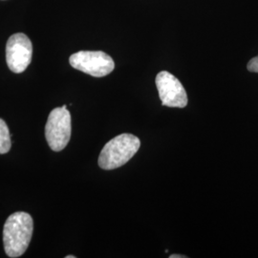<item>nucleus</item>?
<instances>
[{
  "instance_id": "9",
  "label": "nucleus",
  "mask_w": 258,
  "mask_h": 258,
  "mask_svg": "<svg viewBox=\"0 0 258 258\" xmlns=\"http://www.w3.org/2000/svg\"><path fill=\"white\" fill-rule=\"evenodd\" d=\"M170 258H186L185 255H179V254H172L169 256Z\"/></svg>"
},
{
  "instance_id": "6",
  "label": "nucleus",
  "mask_w": 258,
  "mask_h": 258,
  "mask_svg": "<svg viewBox=\"0 0 258 258\" xmlns=\"http://www.w3.org/2000/svg\"><path fill=\"white\" fill-rule=\"evenodd\" d=\"M159 97L164 106L184 108L187 105V95L180 81L167 71H162L156 77Z\"/></svg>"
},
{
  "instance_id": "3",
  "label": "nucleus",
  "mask_w": 258,
  "mask_h": 258,
  "mask_svg": "<svg viewBox=\"0 0 258 258\" xmlns=\"http://www.w3.org/2000/svg\"><path fill=\"white\" fill-rule=\"evenodd\" d=\"M45 137L50 148L61 151L71 138V115L67 106L56 107L51 111L45 126Z\"/></svg>"
},
{
  "instance_id": "2",
  "label": "nucleus",
  "mask_w": 258,
  "mask_h": 258,
  "mask_svg": "<svg viewBox=\"0 0 258 258\" xmlns=\"http://www.w3.org/2000/svg\"><path fill=\"white\" fill-rule=\"evenodd\" d=\"M141 141L135 135L123 133L110 140L101 151L99 166L111 170L125 165L138 152Z\"/></svg>"
},
{
  "instance_id": "8",
  "label": "nucleus",
  "mask_w": 258,
  "mask_h": 258,
  "mask_svg": "<svg viewBox=\"0 0 258 258\" xmlns=\"http://www.w3.org/2000/svg\"><path fill=\"white\" fill-rule=\"evenodd\" d=\"M247 69L249 70V72L258 73V55L249 60L247 65Z\"/></svg>"
},
{
  "instance_id": "10",
  "label": "nucleus",
  "mask_w": 258,
  "mask_h": 258,
  "mask_svg": "<svg viewBox=\"0 0 258 258\" xmlns=\"http://www.w3.org/2000/svg\"><path fill=\"white\" fill-rule=\"evenodd\" d=\"M66 258H76V256L75 255H67Z\"/></svg>"
},
{
  "instance_id": "4",
  "label": "nucleus",
  "mask_w": 258,
  "mask_h": 258,
  "mask_svg": "<svg viewBox=\"0 0 258 258\" xmlns=\"http://www.w3.org/2000/svg\"><path fill=\"white\" fill-rule=\"evenodd\" d=\"M69 62L75 69L95 78L105 77L115 68L113 58L102 51H80L70 56Z\"/></svg>"
},
{
  "instance_id": "7",
  "label": "nucleus",
  "mask_w": 258,
  "mask_h": 258,
  "mask_svg": "<svg viewBox=\"0 0 258 258\" xmlns=\"http://www.w3.org/2000/svg\"><path fill=\"white\" fill-rule=\"evenodd\" d=\"M11 148V135L6 122L0 119V154L9 152Z\"/></svg>"
},
{
  "instance_id": "5",
  "label": "nucleus",
  "mask_w": 258,
  "mask_h": 258,
  "mask_svg": "<svg viewBox=\"0 0 258 258\" xmlns=\"http://www.w3.org/2000/svg\"><path fill=\"white\" fill-rule=\"evenodd\" d=\"M33 45L26 35L19 33L10 37L6 44V61L12 72H24L31 63Z\"/></svg>"
},
{
  "instance_id": "1",
  "label": "nucleus",
  "mask_w": 258,
  "mask_h": 258,
  "mask_svg": "<svg viewBox=\"0 0 258 258\" xmlns=\"http://www.w3.org/2000/svg\"><path fill=\"white\" fill-rule=\"evenodd\" d=\"M34 231V222L30 214L13 213L5 222L3 242L5 252L9 257H19L27 249Z\"/></svg>"
}]
</instances>
